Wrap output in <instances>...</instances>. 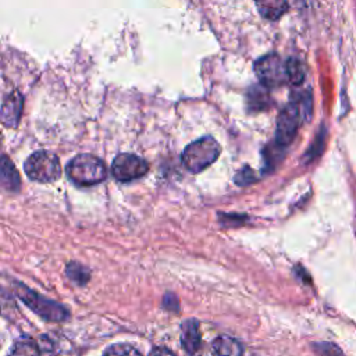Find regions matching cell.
<instances>
[{
    "instance_id": "1",
    "label": "cell",
    "mask_w": 356,
    "mask_h": 356,
    "mask_svg": "<svg viewBox=\"0 0 356 356\" xmlns=\"http://www.w3.org/2000/svg\"><path fill=\"white\" fill-rule=\"evenodd\" d=\"M67 174L72 182L89 186L102 182L107 175V170L99 157L92 154H78L68 163Z\"/></svg>"
},
{
    "instance_id": "2",
    "label": "cell",
    "mask_w": 356,
    "mask_h": 356,
    "mask_svg": "<svg viewBox=\"0 0 356 356\" xmlns=\"http://www.w3.org/2000/svg\"><path fill=\"white\" fill-rule=\"evenodd\" d=\"M220 156V145L211 136L200 138L189 143L182 153V163L191 172H200L211 165Z\"/></svg>"
},
{
    "instance_id": "3",
    "label": "cell",
    "mask_w": 356,
    "mask_h": 356,
    "mask_svg": "<svg viewBox=\"0 0 356 356\" xmlns=\"http://www.w3.org/2000/svg\"><path fill=\"white\" fill-rule=\"evenodd\" d=\"M26 175L38 182H53L61 175L58 157L47 150L35 152L25 161Z\"/></svg>"
},
{
    "instance_id": "4",
    "label": "cell",
    "mask_w": 356,
    "mask_h": 356,
    "mask_svg": "<svg viewBox=\"0 0 356 356\" xmlns=\"http://www.w3.org/2000/svg\"><path fill=\"white\" fill-rule=\"evenodd\" d=\"M254 72L264 86H281L288 81L285 63L277 54H266L254 63Z\"/></svg>"
},
{
    "instance_id": "5",
    "label": "cell",
    "mask_w": 356,
    "mask_h": 356,
    "mask_svg": "<svg viewBox=\"0 0 356 356\" xmlns=\"http://www.w3.org/2000/svg\"><path fill=\"white\" fill-rule=\"evenodd\" d=\"M17 293L25 302V305L28 307L35 310L38 314H40L46 320L61 321V320H64L67 317V310L61 305L42 298L40 295L29 291L24 285H18Z\"/></svg>"
},
{
    "instance_id": "6",
    "label": "cell",
    "mask_w": 356,
    "mask_h": 356,
    "mask_svg": "<svg viewBox=\"0 0 356 356\" xmlns=\"http://www.w3.org/2000/svg\"><path fill=\"white\" fill-rule=\"evenodd\" d=\"M300 124V108L296 102L286 104L277 120V129H275V142L281 146L289 145L299 128Z\"/></svg>"
},
{
    "instance_id": "7",
    "label": "cell",
    "mask_w": 356,
    "mask_h": 356,
    "mask_svg": "<svg viewBox=\"0 0 356 356\" xmlns=\"http://www.w3.org/2000/svg\"><path fill=\"white\" fill-rule=\"evenodd\" d=\"M149 170V164L139 156L131 153L118 154L111 165V172L115 179L128 182L143 177Z\"/></svg>"
},
{
    "instance_id": "8",
    "label": "cell",
    "mask_w": 356,
    "mask_h": 356,
    "mask_svg": "<svg viewBox=\"0 0 356 356\" xmlns=\"http://www.w3.org/2000/svg\"><path fill=\"white\" fill-rule=\"evenodd\" d=\"M22 113V96L18 92L10 93L1 106L0 118L1 122L8 128H15L19 122Z\"/></svg>"
},
{
    "instance_id": "9",
    "label": "cell",
    "mask_w": 356,
    "mask_h": 356,
    "mask_svg": "<svg viewBox=\"0 0 356 356\" xmlns=\"http://www.w3.org/2000/svg\"><path fill=\"white\" fill-rule=\"evenodd\" d=\"M21 186V178L7 156L0 157V188L8 192H18Z\"/></svg>"
},
{
    "instance_id": "10",
    "label": "cell",
    "mask_w": 356,
    "mask_h": 356,
    "mask_svg": "<svg viewBox=\"0 0 356 356\" xmlns=\"http://www.w3.org/2000/svg\"><path fill=\"white\" fill-rule=\"evenodd\" d=\"M181 331H182L181 341H182V346L185 348V350L189 352V353L196 352L199 345H200L199 323L193 318H189L182 324Z\"/></svg>"
},
{
    "instance_id": "11",
    "label": "cell",
    "mask_w": 356,
    "mask_h": 356,
    "mask_svg": "<svg viewBox=\"0 0 356 356\" xmlns=\"http://www.w3.org/2000/svg\"><path fill=\"white\" fill-rule=\"evenodd\" d=\"M257 11L267 19H278L288 10L286 0H254Z\"/></svg>"
},
{
    "instance_id": "12",
    "label": "cell",
    "mask_w": 356,
    "mask_h": 356,
    "mask_svg": "<svg viewBox=\"0 0 356 356\" xmlns=\"http://www.w3.org/2000/svg\"><path fill=\"white\" fill-rule=\"evenodd\" d=\"M211 348L217 356H242L243 353L242 345L236 339L227 335L216 338Z\"/></svg>"
},
{
    "instance_id": "13",
    "label": "cell",
    "mask_w": 356,
    "mask_h": 356,
    "mask_svg": "<svg viewBox=\"0 0 356 356\" xmlns=\"http://www.w3.org/2000/svg\"><path fill=\"white\" fill-rule=\"evenodd\" d=\"M246 100H248V106L252 111H260V110H266L270 104V96L268 92L264 86L261 85H254L249 89L248 95H246Z\"/></svg>"
},
{
    "instance_id": "14",
    "label": "cell",
    "mask_w": 356,
    "mask_h": 356,
    "mask_svg": "<svg viewBox=\"0 0 356 356\" xmlns=\"http://www.w3.org/2000/svg\"><path fill=\"white\" fill-rule=\"evenodd\" d=\"M286 68V78L293 85H300L305 79V67L298 58H288L285 63Z\"/></svg>"
},
{
    "instance_id": "15",
    "label": "cell",
    "mask_w": 356,
    "mask_h": 356,
    "mask_svg": "<svg viewBox=\"0 0 356 356\" xmlns=\"http://www.w3.org/2000/svg\"><path fill=\"white\" fill-rule=\"evenodd\" d=\"M8 356H40V352H39L38 345L32 339L25 338V339L18 341L13 346Z\"/></svg>"
},
{
    "instance_id": "16",
    "label": "cell",
    "mask_w": 356,
    "mask_h": 356,
    "mask_svg": "<svg viewBox=\"0 0 356 356\" xmlns=\"http://www.w3.org/2000/svg\"><path fill=\"white\" fill-rule=\"evenodd\" d=\"M282 149H284V146L278 145V143L274 140V142L268 143V145L266 146V149L263 150L266 165H267L270 170H273V168L280 163V160L282 159V154H284V153H282Z\"/></svg>"
},
{
    "instance_id": "17",
    "label": "cell",
    "mask_w": 356,
    "mask_h": 356,
    "mask_svg": "<svg viewBox=\"0 0 356 356\" xmlns=\"http://www.w3.org/2000/svg\"><path fill=\"white\" fill-rule=\"evenodd\" d=\"M324 143H325V129H324V127H321V131L316 136L314 142L312 143L309 150L305 153L303 163H312L314 159H317L324 149Z\"/></svg>"
},
{
    "instance_id": "18",
    "label": "cell",
    "mask_w": 356,
    "mask_h": 356,
    "mask_svg": "<svg viewBox=\"0 0 356 356\" xmlns=\"http://www.w3.org/2000/svg\"><path fill=\"white\" fill-rule=\"evenodd\" d=\"M67 274H68V277L72 280V281H75V282H78V284H85L88 280H89V271L83 267V266H81V264H78V263H70L68 266H67Z\"/></svg>"
},
{
    "instance_id": "19",
    "label": "cell",
    "mask_w": 356,
    "mask_h": 356,
    "mask_svg": "<svg viewBox=\"0 0 356 356\" xmlns=\"http://www.w3.org/2000/svg\"><path fill=\"white\" fill-rule=\"evenodd\" d=\"M103 356H142L139 350L127 343H117L110 346Z\"/></svg>"
},
{
    "instance_id": "20",
    "label": "cell",
    "mask_w": 356,
    "mask_h": 356,
    "mask_svg": "<svg viewBox=\"0 0 356 356\" xmlns=\"http://www.w3.org/2000/svg\"><path fill=\"white\" fill-rule=\"evenodd\" d=\"M313 349L318 356H343L342 350L330 342H320V343H313Z\"/></svg>"
},
{
    "instance_id": "21",
    "label": "cell",
    "mask_w": 356,
    "mask_h": 356,
    "mask_svg": "<svg viewBox=\"0 0 356 356\" xmlns=\"http://www.w3.org/2000/svg\"><path fill=\"white\" fill-rule=\"evenodd\" d=\"M257 179V175L250 167H243L238 174L235 175V182L238 185H249Z\"/></svg>"
},
{
    "instance_id": "22",
    "label": "cell",
    "mask_w": 356,
    "mask_h": 356,
    "mask_svg": "<svg viewBox=\"0 0 356 356\" xmlns=\"http://www.w3.org/2000/svg\"><path fill=\"white\" fill-rule=\"evenodd\" d=\"M164 306H165L167 309L178 310V300H177V298H175L174 295H171V293L165 295V298H164Z\"/></svg>"
},
{
    "instance_id": "23",
    "label": "cell",
    "mask_w": 356,
    "mask_h": 356,
    "mask_svg": "<svg viewBox=\"0 0 356 356\" xmlns=\"http://www.w3.org/2000/svg\"><path fill=\"white\" fill-rule=\"evenodd\" d=\"M149 356H175L171 350H168L167 348H154Z\"/></svg>"
}]
</instances>
